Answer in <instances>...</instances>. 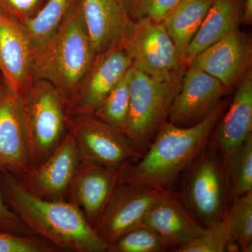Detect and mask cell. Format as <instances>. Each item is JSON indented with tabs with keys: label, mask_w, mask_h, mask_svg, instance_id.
<instances>
[{
	"label": "cell",
	"mask_w": 252,
	"mask_h": 252,
	"mask_svg": "<svg viewBox=\"0 0 252 252\" xmlns=\"http://www.w3.org/2000/svg\"><path fill=\"white\" fill-rule=\"evenodd\" d=\"M225 109L226 103L221 101L205 119L187 127L165 121L143 157L121 168L124 184L171 189L206 147Z\"/></svg>",
	"instance_id": "cell-1"
},
{
	"label": "cell",
	"mask_w": 252,
	"mask_h": 252,
	"mask_svg": "<svg viewBox=\"0 0 252 252\" xmlns=\"http://www.w3.org/2000/svg\"><path fill=\"white\" fill-rule=\"evenodd\" d=\"M3 193L23 223L58 251L107 252L109 245L72 202L36 196L9 174L4 176Z\"/></svg>",
	"instance_id": "cell-2"
},
{
	"label": "cell",
	"mask_w": 252,
	"mask_h": 252,
	"mask_svg": "<svg viewBox=\"0 0 252 252\" xmlns=\"http://www.w3.org/2000/svg\"><path fill=\"white\" fill-rule=\"evenodd\" d=\"M77 1L59 29L33 51V79L49 81L64 96L67 109L94 56Z\"/></svg>",
	"instance_id": "cell-3"
},
{
	"label": "cell",
	"mask_w": 252,
	"mask_h": 252,
	"mask_svg": "<svg viewBox=\"0 0 252 252\" xmlns=\"http://www.w3.org/2000/svg\"><path fill=\"white\" fill-rule=\"evenodd\" d=\"M21 99L32 170L45 161L67 133V104L57 88L41 79H34Z\"/></svg>",
	"instance_id": "cell-4"
},
{
	"label": "cell",
	"mask_w": 252,
	"mask_h": 252,
	"mask_svg": "<svg viewBox=\"0 0 252 252\" xmlns=\"http://www.w3.org/2000/svg\"><path fill=\"white\" fill-rule=\"evenodd\" d=\"M181 79L159 81L133 66L131 69L130 102L124 135L143 155L168 115Z\"/></svg>",
	"instance_id": "cell-5"
},
{
	"label": "cell",
	"mask_w": 252,
	"mask_h": 252,
	"mask_svg": "<svg viewBox=\"0 0 252 252\" xmlns=\"http://www.w3.org/2000/svg\"><path fill=\"white\" fill-rule=\"evenodd\" d=\"M213 139L190 165L182 194L189 210L205 228L221 220L228 203L223 164Z\"/></svg>",
	"instance_id": "cell-6"
},
{
	"label": "cell",
	"mask_w": 252,
	"mask_h": 252,
	"mask_svg": "<svg viewBox=\"0 0 252 252\" xmlns=\"http://www.w3.org/2000/svg\"><path fill=\"white\" fill-rule=\"evenodd\" d=\"M67 130L84 161L121 169L143 157L124 134L91 114H68Z\"/></svg>",
	"instance_id": "cell-7"
},
{
	"label": "cell",
	"mask_w": 252,
	"mask_h": 252,
	"mask_svg": "<svg viewBox=\"0 0 252 252\" xmlns=\"http://www.w3.org/2000/svg\"><path fill=\"white\" fill-rule=\"evenodd\" d=\"M126 49L132 66L156 80L175 81L184 74L187 63L163 23H136L133 37Z\"/></svg>",
	"instance_id": "cell-8"
},
{
	"label": "cell",
	"mask_w": 252,
	"mask_h": 252,
	"mask_svg": "<svg viewBox=\"0 0 252 252\" xmlns=\"http://www.w3.org/2000/svg\"><path fill=\"white\" fill-rule=\"evenodd\" d=\"M132 67L126 47L95 55L68 104V114H92L107 94Z\"/></svg>",
	"instance_id": "cell-9"
},
{
	"label": "cell",
	"mask_w": 252,
	"mask_h": 252,
	"mask_svg": "<svg viewBox=\"0 0 252 252\" xmlns=\"http://www.w3.org/2000/svg\"><path fill=\"white\" fill-rule=\"evenodd\" d=\"M77 4L96 55L128 45L135 23L122 0H77Z\"/></svg>",
	"instance_id": "cell-10"
},
{
	"label": "cell",
	"mask_w": 252,
	"mask_h": 252,
	"mask_svg": "<svg viewBox=\"0 0 252 252\" xmlns=\"http://www.w3.org/2000/svg\"><path fill=\"white\" fill-rule=\"evenodd\" d=\"M81 161L76 141L68 130L45 161L19 182L26 190L36 196L51 200H67Z\"/></svg>",
	"instance_id": "cell-11"
},
{
	"label": "cell",
	"mask_w": 252,
	"mask_h": 252,
	"mask_svg": "<svg viewBox=\"0 0 252 252\" xmlns=\"http://www.w3.org/2000/svg\"><path fill=\"white\" fill-rule=\"evenodd\" d=\"M162 189L123 184L94 227L107 245L114 243L130 230L144 224L149 209L161 194Z\"/></svg>",
	"instance_id": "cell-12"
},
{
	"label": "cell",
	"mask_w": 252,
	"mask_h": 252,
	"mask_svg": "<svg viewBox=\"0 0 252 252\" xmlns=\"http://www.w3.org/2000/svg\"><path fill=\"white\" fill-rule=\"evenodd\" d=\"M227 92L216 78L189 67L170 106L169 122L182 127L198 124L216 108Z\"/></svg>",
	"instance_id": "cell-13"
},
{
	"label": "cell",
	"mask_w": 252,
	"mask_h": 252,
	"mask_svg": "<svg viewBox=\"0 0 252 252\" xmlns=\"http://www.w3.org/2000/svg\"><path fill=\"white\" fill-rule=\"evenodd\" d=\"M0 170L22 181L32 171L21 96L0 75Z\"/></svg>",
	"instance_id": "cell-14"
},
{
	"label": "cell",
	"mask_w": 252,
	"mask_h": 252,
	"mask_svg": "<svg viewBox=\"0 0 252 252\" xmlns=\"http://www.w3.org/2000/svg\"><path fill=\"white\" fill-rule=\"evenodd\" d=\"M144 224L157 232L170 251L175 252L200 238L206 229L189 210L182 194L171 189H162Z\"/></svg>",
	"instance_id": "cell-15"
},
{
	"label": "cell",
	"mask_w": 252,
	"mask_h": 252,
	"mask_svg": "<svg viewBox=\"0 0 252 252\" xmlns=\"http://www.w3.org/2000/svg\"><path fill=\"white\" fill-rule=\"evenodd\" d=\"M123 184L121 169L82 160L67 200L80 209L94 228Z\"/></svg>",
	"instance_id": "cell-16"
},
{
	"label": "cell",
	"mask_w": 252,
	"mask_h": 252,
	"mask_svg": "<svg viewBox=\"0 0 252 252\" xmlns=\"http://www.w3.org/2000/svg\"><path fill=\"white\" fill-rule=\"evenodd\" d=\"M252 57L251 38L238 29L197 55L188 65L216 78L228 91L251 69Z\"/></svg>",
	"instance_id": "cell-17"
},
{
	"label": "cell",
	"mask_w": 252,
	"mask_h": 252,
	"mask_svg": "<svg viewBox=\"0 0 252 252\" xmlns=\"http://www.w3.org/2000/svg\"><path fill=\"white\" fill-rule=\"evenodd\" d=\"M33 50L23 26L0 13V75L21 96L34 81Z\"/></svg>",
	"instance_id": "cell-18"
},
{
	"label": "cell",
	"mask_w": 252,
	"mask_h": 252,
	"mask_svg": "<svg viewBox=\"0 0 252 252\" xmlns=\"http://www.w3.org/2000/svg\"><path fill=\"white\" fill-rule=\"evenodd\" d=\"M228 111L217 124L213 140L224 161L252 130V75L250 69L238 84Z\"/></svg>",
	"instance_id": "cell-19"
},
{
	"label": "cell",
	"mask_w": 252,
	"mask_h": 252,
	"mask_svg": "<svg viewBox=\"0 0 252 252\" xmlns=\"http://www.w3.org/2000/svg\"><path fill=\"white\" fill-rule=\"evenodd\" d=\"M243 10V0H215L187 49V64L204 50L239 29Z\"/></svg>",
	"instance_id": "cell-20"
},
{
	"label": "cell",
	"mask_w": 252,
	"mask_h": 252,
	"mask_svg": "<svg viewBox=\"0 0 252 252\" xmlns=\"http://www.w3.org/2000/svg\"><path fill=\"white\" fill-rule=\"evenodd\" d=\"M215 0H181L163 24L182 59Z\"/></svg>",
	"instance_id": "cell-21"
},
{
	"label": "cell",
	"mask_w": 252,
	"mask_h": 252,
	"mask_svg": "<svg viewBox=\"0 0 252 252\" xmlns=\"http://www.w3.org/2000/svg\"><path fill=\"white\" fill-rule=\"evenodd\" d=\"M77 0H46L32 19L22 25L33 51L59 29Z\"/></svg>",
	"instance_id": "cell-22"
},
{
	"label": "cell",
	"mask_w": 252,
	"mask_h": 252,
	"mask_svg": "<svg viewBox=\"0 0 252 252\" xmlns=\"http://www.w3.org/2000/svg\"><path fill=\"white\" fill-rule=\"evenodd\" d=\"M222 164L228 203L252 191V134Z\"/></svg>",
	"instance_id": "cell-23"
},
{
	"label": "cell",
	"mask_w": 252,
	"mask_h": 252,
	"mask_svg": "<svg viewBox=\"0 0 252 252\" xmlns=\"http://www.w3.org/2000/svg\"><path fill=\"white\" fill-rule=\"evenodd\" d=\"M131 69L113 88L91 115L124 134L130 102Z\"/></svg>",
	"instance_id": "cell-24"
},
{
	"label": "cell",
	"mask_w": 252,
	"mask_h": 252,
	"mask_svg": "<svg viewBox=\"0 0 252 252\" xmlns=\"http://www.w3.org/2000/svg\"><path fill=\"white\" fill-rule=\"evenodd\" d=\"M234 243L244 252L252 251V191L235 199L223 217Z\"/></svg>",
	"instance_id": "cell-25"
},
{
	"label": "cell",
	"mask_w": 252,
	"mask_h": 252,
	"mask_svg": "<svg viewBox=\"0 0 252 252\" xmlns=\"http://www.w3.org/2000/svg\"><path fill=\"white\" fill-rule=\"evenodd\" d=\"M170 250L157 232L142 224L109 245L108 252H162Z\"/></svg>",
	"instance_id": "cell-26"
},
{
	"label": "cell",
	"mask_w": 252,
	"mask_h": 252,
	"mask_svg": "<svg viewBox=\"0 0 252 252\" xmlns=\"http://www.w3.org/2000/svg\"><path fill=\"white\" fill-rule=\"evenodd\" d=\"M129 17L134 23H163L181 0H122Z\"/></svg>",
	"instance_id": "cell-27"
},
{
	"label": "cell",
	"mask_w": 252,
	"mask_h": 252,
	"mask_svg": "<svg viewBox=\"0 0 252 252\" xmlns=\"http://www.w3.org/2000/svg\"><path fill=\"white\" fill-rule=\"evenodd\" d=\"M233 242L231 232L224 219L207 227L200 238L177 252H224Z\"/></svg>",
	"instance_id": "cell-28"
},
{
	"label": "cell",
	"mask_w": 252,
	"mask_h": 252,
	"mask_svg": "<svg viewBox=\"0 0 252 252\" xmlns=\"http://www.w3.org/2000/svg\"><path fill=\"white\" fill-rule=\"evenodd\" d=\"M57 249L37 236H22L0 231V252H55Z\"/></svg>",
	"instance_id": "cell-29"
},
{
	"label": "cell",
	"mask_w": 252,
	"mask_h": 252,
	"mask_svg": "<svg viewBox=\"0 0 252 252\" xmlns=\"http://www.w3.org/2000/svg\"><path fill=\"white\" fill-rule=\"evenodd\" d=\"M46 0H0V13L20 24L32 19Z\"/></svg>",
	"instance_id": "cell-30"
},
{
	"label": "cell",
	"mask_w": 252,
	"mask_h": 252,
	"mask_svg": "<svg viewBox=\"0 0 252 252\" xmlns=\"http://www.w3.org/2000/svg\"><path fill=\"white\" fill-rule=\"evenodd\" d=\"M0 231L22 236L36 235L9 206L0 189Z\"/></svg>",
	"instance_id": "cell-31"
},
{
	"label": "cell",
	"mask_w": 252,
	"mask_h": 252,
	"mask_svg": "<svg viewBox=\"0 0 252 252\" xmlns=\"http://www.w3.org/2000/svg\"><path fill=\"white\" fill-rule=\"evenodd\" d=\"M252 21V0L244 1L243 21L245 24H251Z\"/></svg>",
	"instance_id": "cell-32"
}]
</instances>
